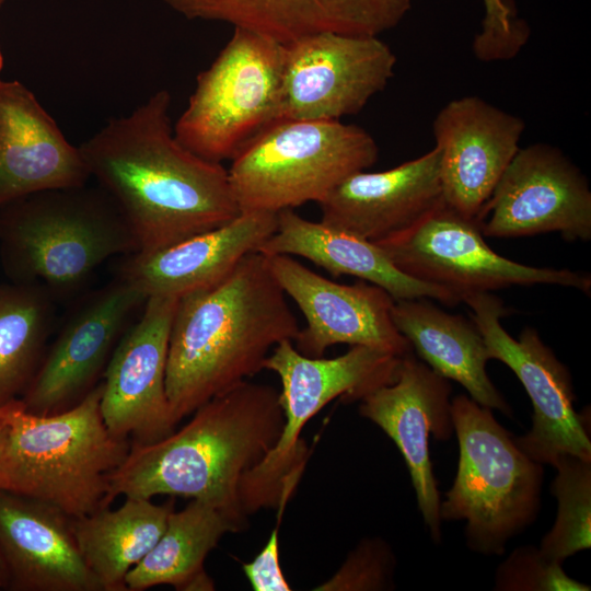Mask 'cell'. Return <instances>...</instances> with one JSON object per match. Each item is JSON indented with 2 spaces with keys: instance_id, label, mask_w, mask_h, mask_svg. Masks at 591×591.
I'll return each mask as SVG.
<instances>
[{
  "instance_id": "8d00e7d4",
  "label": "cell",
  "mask_w": 591,
  "mask_h": 591,
  "mask_svg": "<svg viewBox=\"0 0 591 591\" xmlns=\"http://www.w3.org/2000/svg\"><path fill=\"white\" fill-rule=\"evenodd\" d=\"M7 2V0H0V8Z\"/></svg>"
},
{
  "instance_id": "2e32d148",
  "label": "cell",
  "mask_w": 591,
  "mask_h": 591,
  "mask_svg": "<svg viewBox=\"0 0 591 591\" xmlns=\"http://www.w3.org/2000/svg\"><path fill=\"white\" fill-rule=\"evenodd\" d=\"M266 257L285 294L305 317L306 326L300 328L293 340L302 355L323 357L336 344L367 346L398 357L413 352L409 341L393 323L394 299L384 289L363 280L354 285L335 282L293 256Z\"/></svg>"
},
{
  "instance_id": "83f0119b",
  "label": "cell",
  "mask_w": 591,
  "mask_h": 591,
  "mask_svg": "<svg viewBox=\"0 0 591 591\" xmlns=\"http://www.w3.org/2000/svg\"><path fill=\"white\" fill-rule=\"evenodd\" d=\"M56 300L36 283H0V407L20 399L46 351Z\"/></svg>"
},
{
  "instance_id": "f546056e",
  "label": "cell",
  "mask_w": 591,
  "mask_h": 591,
  "mask_svg": "<svg viewBox=\"0 0 591 591\" xmlns=\"http://www.w3.org/2000/svg\"><path fill=\"white\" fill-rule=\"evenodd\" d=\"M499 591H589V584L569 577L563 564L545 557L538 547L515 548L497 568Z\"/></svg>"
},
{
  "instance_id": "1f68e13d",
  "label": "cell",
  "mask_w": 591,
  "mask_h": 591,
  "mask_svg": "<svg viewBox=\"0 0 591 591\" xmlns=\"http://www.w3.org/2000/svg\"><path fill=\"white\" fill-rule=\"evenodd\" d=\"M485 18L473 40L474 54L484 60L513 58L529 38L526 23L518 18L511 0H483Z\"/></svg>"
},
{
  "instance_id": "277c9868",
  "label": "cell",
  "mask_w": 591,
  "mask_h": 591,
  "mask_svg": "<svg viewBox=\"0 0 591 591\" xmlns=\"http://www.w3.org/2000/svg\"><path fill=\"white\" fill-rule=\"evenodd\" d=\"M138 252L112 197L86 184L27 195L0 207V262L13 282L56 300L80 292L107 259Z\"/></svg>"
},
{
  "instance_id": "9a60e30c",
  "label": "cell",
  "mask_w": 591,
  "mask_h": 591,
  "mask_svg": "<svg viewBox=\"0 0 591 591\" xmlns=\"http://www.w3.org/2000/svg\"><path fill=\"white\" fill-rule=\"evenodd\" d=\"M178 299H147L115 347L103 375L101 414L108 431L148 444L175 430L165 387L169 339Z\"/></svg>"
},
{
  "instance_id": "484cf974",
  "label": "cell",
  "mask_w": 591,
  "mask_h": 591,
  "mask_svg": "<svg viewBox=\"0 0 591 591\" xmlns=\"http://www.w3.org/2000/svg\"><path fill=\"white\" fill-rule=\"evenodd\" d=\"M125 498L116 510L106 507L72 518L80 553L102 591H127V572L154 546L174 510V499L155 505L151 499Z\"/></svg>"
},
{
  "instance_id": "4dcf8cb0",
  "label": "cell",
  "mask_w": 591,
  "mask_h": 591,
  "mask_svg": "<svg viewBox=\"0 0 591 591\" xmlns=\"http://www.w3.org/2000/svg\"><path fill=\"white\" fill-rule=\"evenodd\" d=\"M395 556L380 537L362 540L337 572L316 591H380L394 588Z\"/></svg>"
},
{
  "instance_id": "7402d4cb",
  "label": "cell",
  "mask_w": 591,
  "mask_h": 591,
  "mask_svg": "<svg viewBox=\"0 0 591 591\" xmlns=\"http://www.w3.org/2000/svg\"><path fill=\"white\" fill-rule=\"evenodd\" d=\"M0 551L14 591H102L78 547L72 518L0 490Z\"/></svg>"
},
{
  "instance_id": "3957f363",
  "label": "cell",
  "mask_w": 591,
  "mask_h": 591,
  "mask_svg": "<svg viewBox=\"0 0 591 591\" xmlns=\"http://www.w3.org/2000/svg\"><path fill=\"white\" fill-rule=\"evenodd\" d=\"M300 326L267 257L252 252L219 283L178 299L165 374L174 422L264 370Z\"/></svg>"
},
{
  "instance_id": "d6a6232c",
  "label": "cell",
  "mask_w": 591,
  "mask_h": 591,
  "mask_svg": "<svg viewBox=\"0 0 591 591\" xmlns=\"http://www.w3.org/2000/svg\"><path fill=\"white\" fill-rule=\"evenodd\" d=\"M279 522L258 555L252 561L242 564L243 572L255 591L291 590L280 566Z\"/></svg>"
},
{
  "instance_id": "d590c367",
  "label": "cell",
  "mask_w": 591,
  "mask_h": 591,
  "mask_svg": "<svg viewBox=\"0 0 591 591\" xmlns=\"http://www.w3.org/2000/svg\"><path fill=\"white\" fill-rule=\"evenodd\" d=\"M3 63H4V58H3V54H2V50H1V46H0V73L2 71Z\"/></svg>"
},
{
  "instance_id": "cb8c5ba5",
  "label": "cell",
  "mask_w": 591,
  "mask_h": 591,
  "mask_svg": "<svg viewBox=\"0 0 591 591\" xmlns=\"http://www.w3.org/2000/svg\"><path fill=\"white\" fill-rule=\"evenodd\" d=\"M257 252L305 258L334 277L349 275L384 289L394 300L428 298L455 306L461 299L447 288L401 271L372 241L302 218L294 209L277 213L276 231Z\"/></svg>"
},
{
  "instance_id": "e0dca14e",
  "label": "cell",
  "mask_w": 591,
  "mask_h": 591,
  "mask_svg": "<svg viewBox=\"0 0 591 591\" xmlns=\"http://www.w3.org/2000/svg\"><path fill=\"white\" fill-rule=\"evenodd\" d=\"M451 384L413 354L402 357L392 383L360 399L359 414L379 426L396 444L409 471L417 505L430 537L441 542L440 495L430 460L429 440L454 433Z\"/></svg>"
},
{
  "instance_id": "ffe728a7",
  "label": "cell",
  "mask_w": 591,
  "mask_h": 591,
  "mask_svg": "<svg viewBox=\"0 0 591 591\" xmlns=\"http://www.w3.org/2000/svg\"><path fill=\"white\" fill-rule=\"evenodd\" d=\"M79 147L22 82L0 78V207L38 192L88 184Z\"/></svg>"
},
{
  "instance_id": "603a6c76",
  "label": "cell",
  "mask_w": 591,
  "mask_h": 591,
  "mask_svg": "<svg viewBox=\"0 0 591 591\" xmlns=\"http://www.w3.org/2000/svg\"><path fill=\"white\" fill-rule=\"evenodd\" d=\"M443 200L437 147L382 172H357L322 201L321 221L372 242L405 230Z\"/></svg>"
},
{
  "instance_id": "9c48e42d",
  "label": "cell",
  "mask_w": 591,
  "mask_h": 591,
  "mask_svg": "<svg viewBox=\"0 0 591 591\" xmlns=\"http://www.w3.org/2000/svg\"><path fill=\"white\" fill-rule=\"evenodd\" d=\"M285 44L234 27L212 63L198 73L173 131L196 155L231 160L247 142L280 120Z\"/></svg>"
},
{
  "instance_id": "7a4b0ae2",
  "label": "cell",
  "mask_w": 591,
  "mask_h": 591,
  "mask_svg": "<svg viewBox=\"0 0 591 591\" xmlns=\"http://www.w3.org/2000/svg\"><path fill=\"white\" fill-rule=\"evenodd\" d=\"M192 419L167 437L130 443L112 473L107 502L117 496L151 499L182 496L210 505L243 531L240 497L244 475L277 442L283 426L280 392L248 380L199 406Z\"/></svg>"
},
{
  "instance_id": "d4e9b609",
  "label": "cell",
  "mask_w": 591,
  "mask_h": 591,
  "mask_svg": "<svg viewBox=\"0 0 591 591\" xmlns=\"http://www.w3.org/2000/svg\"><path fill=\"white\" fill-rule=\"evenodd\" d=\"M426 299L394 300L391 316L397 331L437 374L460 383L479 405L511 417L510 405L486 372L490 356L476 324Z\"/></svg>"
},
{
  "instance_id": "8992f818",
  "label": "cell",
  "mask_w": 591,
  "mask_h": 591,
  "mask_svg": "<svg viewBox=\"0 0 591 591\" xmlns=\"http://www.w3.org/2000/svg\"><path fill=\"white\" fill-rule=\"evenodd\" d=\"M460 456L452 487L440 502V518L465 521L467 547L502 555L507 543L537 518L543 465L529 457L493 409L467 395L451 401Z\"/></svg>"
},
{
  "instance_id": "836d02e7",
  "label": "cell",
  "mask_w": 591,
  "mask_h": 591,
  "mask_svg": "<svg viewBox=\"0 0 591 591\" xmlns=\"http://www.w3.org/2000/svg\"><path fill=\"white\" fill-rule=\"evenodd\" d=\"M10 578H9V571L4 561V558L2 556V553L0 551V589H9Z\"/></svg>"
},
{
  "instance_id": "4fadbf2b",
  "label": "cell",
  "mask_w": 591,
  "mask_h": 591,
  "mask_svg": "<svg viewBox=\"0 0 591 591\" xmlns=\"http://www.w3.org/2000/svg\"><path fill=\"white\" fill-rule=\"evenodd\" d=\"M483 236L521 237L558 232L591 239V190L582 172L556 147L520 148L477 220Z\"/></svg>"
},
{
  "instance_id": "4316f807",
  "label": "cell",
  "mask_w": 591,
  "mask_h": 591,
  "mask_svg": "<svg viewBox=\"0 0 591 591\" xmlns=\"http://www.w3.org/2000/svg\"><path fill=\"white\" fill-rule=\"evenodd\" d=\"M229 532H239L220 511L192 499L173 510L164 532L150 552L125 577L127 591L169 584L181 591H208L215 584L204 569L208 554Z\"/></svg>"
},
{
  "instance_id": "8fae6325",
  "label": "cell",
  "mask_w": 591,
  "mask_h": 591,
  "mask_svg": "<svg viewBox=\"0 0 591 591\" xmlns=\"http://www.w3.org/2000/svg\"><path fill=\"white\" fill-rule=\"evenodd\" d=\"M471 318L482 333L490 359L510 368L522 383L532 406V427L514 437L517 445L542 465H554L563 454L591 461L589 412L573 408L575 393L568 368L544 344L537 331L525 327L518 339L501 325L508 311L493 292L466 296Z\"/></svg>"
},
{
  "instance_id": "e575fe53",
  "label": "cell",
  "mask_w": 591,
  "mask_h": 591,
  "mask_svg": "<svg viewBox=\"0 0 591 591\" xmlns=\"http://www.w3.org/2000/svg\"><path fill=\"white\" fill-rule=\"evenodd\" d=\"M7 430V420H5V414H4V406L0 407V443L3 439V436Z\"/></svg>"
},
{
  "instance_id": "30bf717a",
  "label": "cell",
  "mask_w": 591,
  "mask_h": 591,
  "mask_svg": "<svg viewBox=\"0 0 591 591\" xmlns=\"http://www.w3.org/2000/svg\"><path fill=\"white\" fill-rule=\"evenodd\" d=\"M404 274L464 297L512 286L556 285L591 294L583 271L533 267L506 258L484 240L478 223L442 200L409 228L374 242Z\"/></svg>"
},
{
  "instance_id": "5bb4252c",
  "label": "cell",
  "mask_w": 591,
  "mask_h": 591,
  "mask_svg": "<svg viewBox=\"0 0 591 591\" xmlns=\"http://www.w3.org/2000/svg\"><path fill=\"white\" fill-rule=\"evenodd\" d=\"M146 301L117 277L83 297L20 398L25 410L51 415L81 402L100 383L115 347Z\"/></svg>"
},
{
  "instance_id": "5b68a950",
  "label": "cell",
  "mask_w": 591,
  "mask_h": 591,
  "mask_svg": "<svg viewBox=\"0 0 591 591\" xmlns=\"http://www.w3.org/2000/svg\"><path fill=\"white\" fill-rule=\"evenodd\" d=\"M102 381L77 405L51 415L4 405L0 490L49 503L71 518L109 507L112 473L130 441L113 436L101 414Z\"/></svg>"
},
{
  "instance_id": "44dd1931",
  "label": "cell",
  "mask_w": 591,
  "mask_h": 591,
  "mask_svg": "<svg viewBox=\"0 0 591 591\" xmlns=\"http://www.w3.org/2000/svg\"><path fill=\"white\" fill-rule=\"evenodd\" d=\"M188 20L222 22L287 44L321 32L380 34L395 27L413 0H163Z\"/></svg>"
},
{
  "instance_id": "6da1fadb",
  "label": "cell",
  "mask_w": 591,
  "mask_h": 591,
  "mask_svg": "<svg viewBox=\"0 0 591 591\" xmlns=\"http://www.w3.org/2000/svg\"><path fill=\"white\" fill-rule=\"evenodd\" d=\"M171 100L167 90H159L79 146L90 177L119 208L138 252L173 245L241 212L228 169L175 138Z\"/></svg>"
},
{
  "instance_id": "f1b7e54d",
  "label": "cell",
  "mask_w": 591,
  "mask_h": 591,
  "mask_svg": "<svg viewBox=\"0 0 591 591\" xmlns=\"http://www.w3.org/2000/svg\"><path fill=\"white\" fill-rule=\"evenodd\" d=\"M553 466L557 474L551 494L557 500V515L538 548L563 564L591 546V461L563 454Z\"/></svg>"
},
{
  "instance_id": "52a82bcc",
  "label": "cell",
  "mask_w": 591,
  "mask_h": 591,
  "mask_svg": "<svg viewBox=\"0 0 591 591\" xmlns=\"http://www.w3.org/2000/svg\"><path fill=\"white\" fill-rule=\"evenodd\" d=\"M378 158L375 140L359 126L282 119L247 142L231 159L228 174L240 211L278 213L318 204Z\"/></svg>"
},
{
  "instance_id": "d6986e66",
  "label": "cell",
  "mask_w": 591,
  "mask_h": 591,
  "mask_svg": "<svg viewBox=\"0 0 591 591\" xmlns=\"http://www.w3.org/2000/svg\"><path fill=\"white\" fill-rule=\"evenodd\" d=\"M277 229V213L241 211L229 222L173 245L121 256L116 277L146 299H179L222 281Z\"/></svg>"
},
{
  "instance_id": "ba28073f",
  "label": "cell",
  "mask_w": 591,
  "mask_h": 591,
  "mask_svg": "<svg viewBox=\"0 0 591 591\" xmlns=\"http://www.w3.org/2000/svg\"><path fill=\"white\" fill-rule=\"evenodd\" d=\"M263 368L281 381L283 426L271 450L241 482L246 515L265 508L283 511L309 456L301 439L306 422L337 397L360 401L385 384L391 371L387 355L371 347L351 346L335 358H311L299 352L290 339L273 348Z\"/></svg>"
},
{
  "instance_id": "ac0fdd59",
  "label": "cell",
  "mask_w": 591,
  "mask_h": 591,
  "mask_svg": "<svg viewBox=\"0 0 591 591\" xmlns=\"http://www.w3.org/2000/svg\"><path fill=\"white\" fill-rule=\"evenodd\" d=\"M442 197L477 222L505 170L520 149L524 121L475 95L450 101L433 120Z\"/></svg>"
},
{
  "instance_id": "7c38bea8",
  "label": "cell",
  "mask_w": 591,
  "mask_h": 591,
  "mask_svg": "<svg viewBox=\"0 0 591 591\" xmlns=\"http://www.w3.org/2000/svg\"><path fill=\"white\" fill-rule=\"evenodd\" d=\"M396 56L373 35L321 32L285 44L280 120H340L394 76Z\"/></svg>"
}]
</instances>
